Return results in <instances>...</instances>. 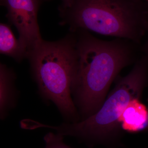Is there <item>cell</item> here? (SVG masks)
Segmentation results:
<instances>
[{"label": "cell", "mask_w": 148, "mask_h": 148, "mask_svg": "<svg viewBox=\"0 0 148 148\" xmlns=\"http://www.w3.org/2000/svg\"><path fill=\"white\" fill-rule=\"evenodd\" d=\"M74 33L79 65L72 95L83 120L100 108L120 72L136 60L139 45L119 38L103 40L83 29Z\"/></svg>", "instance_id": "cell-1"}, {"label": "cell", "mask_w": 148, "mask_h": 148, "mask_svg": "<svg viewBox=\"0 0 148 148\" xmlns=\"http://www.w3.org/2000/svg\"><path fill=\"white\" fill-rule=\"evenodd\" d=\"M61 25L129 40L140 45L147 32L148 2L145 0H73L58 8Z\"/></svg>", "instance_id": "cell-2"}, {"label": "cell", "mask_w": 148, "mask_h": 148, "mask_svg": "<svg viewBox=\"0 0 148 148\" xmlns=\"http://www.w3.org/2000/svg\"><path fill=\"white\" fill-rule=\"evenodd\" d=\"M28 58L41 95L53 102L65 118L77 122L71 95L79 65L75 33L56 41L43 40Z\"/></svg>", "instance_id": "cell-3"}, {"label": "cell", "mask_w": 148, "mask_h": 148, "mask_svg": "<svg viewBox=\"0 0 148 148\" xmlns=\"http://www.w3.org/2000/svg\"><path fill=\"white\" fill-rule=\"evenodd\" d=\"M148 79V56L138 60L129 73L119 77L115 86L98 111L80 122L64 123L58 126L43 124L44 128L55 130L87 142L105 143L116 138L121 119L130 103L139 100Z\"/></svg>", "instance_id": "cell-4"}, {"label": "cell", "mask_w": 148, "mask_h": 148, "mask_svg": "<svg viewBox=\"0 0 148 148\" xmlns=\"http://www.w3.org/2000/svg\"><path fill=\"white\" fill-rule=\"evenodd\" d=\"M44 0H1L6 8V17L11 25L16 27L18 40L30 53L41 42L38 21L40 6Z\"/></svg>", "instance_id": "cell-5"}, {"label": "cell", "mask_w": 148, "mask_h": 148, "mask_svg": "<svg viewBox=\"0 0 148 148\" xmlns=\"http://www.w3.org/2000/svg\"><path fill=\"white\" fill-rule=\"evenodd\" d=\"M15 75L6 65L0 66V110L1 118L4 119L8 112L15 105L14 81Z\"/></svg>", "instance_id": "cell-6"}, {"label": "cell", "mask_w": 148, "mask_h": 148, "mask_svg": "<svg viewBox=\"0 0 148 148\" xmlns=\"http://www.w3.org/2000/svg\"><path fill=\"white\" fill-rule=\"evenodd\" d=\"M0 53L13 58L17 62L28 58L29 53L18 39H16L8 24H0Z\"/></svg>", "instance_id": "cell-7"}, {"label": "cell", "mask_w": 148, "mask_h": 148, "mask_svg": "<svg viewBox=\"0 0 148 148\" xmlns=\"http://www.w3.org/2000/svg\"><path fill=\"white\" fill-rule=\"evenodd\" d=\"M64 136L57 133L49 132L44 138L45 148H71L66 145L63 141Z\"/></svg>", "instance_id": "cell-8"}, {"label": "cell", "mask_w": 148, "mask_h": 148, "mask_svg": "<svg viewBox=\"0 0 148 148\" xmlns=\"http://www.w3.org/2000/svg\"><path fill=\"white\" fill-rule=\"evenodd\" d=\"M62 3L59 8H66L69 7L71 5L73 0H62Z\"/></svg>", "instance_id": "cell-9"}, {"label": "cell", "mask_w": 148, "mask_h": 148, "mask_svg": "<svg viewBox=\"0 0 148 148\" xmlns=\"http://www.w3.org/2000/svg\"><path fill=\"white\" fill-rule=\"evenodd\" d=\"M147 33L148 36V18H147ZM143 50H144V52H145V54L147 56H148V36L147 40V42H146L144 46V48H143Z\"/></svg>", "instance_id": "cell-10"}, {"label": "cell", "mask_w": 148, "mask_h": 148, "mask_svg": "<svg viewBox=\"0 0 148 148\" xmlns=\"http://www.w3.org/2000/svg\"><path fill=\"white\" fill-rule=\"evenodd\" d=\"M145 1H147V2H148V0H145Z\"/></svg>", "instance_id": "cell-11"}]
</instances>
